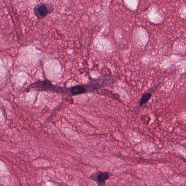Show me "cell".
Masks as SVG:
<instances>
[{
  "instance_id": "cell-1",
  "label": "cell",
  "mask_w": 186,
  "mask_h": 186,
  "mask_svg": "<svg viewBox=\"0 0 186 186\" xmlns=\"http://www.w3.org/2000/svg\"><path fill=\"white\" fill-rule=\"evenodd\" d=\"M52 6L47 4L41 3L37 5L34 9L35 15L39 19H42L46 17L48 13L52 11Z\"/></svg>"
},
{
  "instance_id": "cell-2",
  "label": "cell",
  "mask_w": 186,
  "mask_h": 186,
  "mask_svg": "<svg viewBox=\"0 0 186 186\" xmlns=\"http://www.w3.org/2000/svg\"><path fill=\"white\" fill-rule=\"evenodd\" d=\"M109 177L108 172H100L94 174L93 176L91 177V179L94 180L97 182V185L99 186H103L105 184V181Z\"/></svg>"
},
{
  "instance_id": "cell-3",
  "label": "cell",
  "mask_w": 186,
  "mask_h": 186,
  "mask_svg": "<svg viewBox=\"0 0 186 186\" xmlns=\"http://www.w3.org/2000/svg\"><path fill=\"white\" fill-rule=\"evenodd\" d=\"M152 96L151 94L150 93H146L144 94L142 96V97L140 99L139 101V105L140 106L145 104L147 102H148L149 101L151 98Z\"/></svg>"
}]
</instances>
